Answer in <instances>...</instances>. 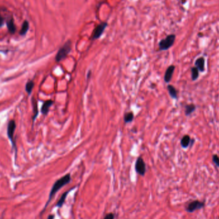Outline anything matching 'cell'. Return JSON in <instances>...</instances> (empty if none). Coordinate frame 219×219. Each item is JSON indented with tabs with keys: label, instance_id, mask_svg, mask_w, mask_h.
<instances>
[{
	"label": "cell",
	"instance_id": "30bf717a",
	"mask_svg": "<svg viewBox=\"0 0 219 219\" xmlns=\"http://www.w3.org/2000/svg\"><path fill=\"white\" fill-rule=\"evenodd\" d=\"M195 67L199 70V72H203L205 71V59L204 57H199L195 60Z\"/></svg>",
	"mask_w": 219,
	"mask_h": 219
},
{
	"label": "cell",
	"instance_id": "44dd1931",
	"mask_svg": "<svg viewBox=\"0 0 219 219\" xmlns=\"http://www.w3.org/2000/svg\"><path fill=\"white\" fill-rule=\"evenodd\" d=\"M212 161L215 164V165L219 168V157L217 155H213L212 156Z\"/></svg>",
	"mask_w": 219,
	"mask_h": 219
},
{
	"label": "cell",
	"instance_id": "ba28073f",
	"mask_svg": "<svg viewBox=\"0 0 219 219\" xmlns=\"http://www.w3.org/2000/svg\"><path fill=\"white\" fill-rule=\"evenodd\" d=\"M175 69H176V67H175V65H170V66L167 67V69L165 72L164 78H163L165 83H169L171 81Z\"/></svg>",
	"mask_w": 219,
	"mask_h": 219
},
{
	"label": "cell",
	"instance_id": "8fae6325",
	"mask_svg": "<svg viewBox=\"0 0 219 219\" xmlns=\"http://www.w3.org/2000/svg\"><path fill=\"white\" fill-rule=\"evenodd\" d=\"M191 138L189 135H186L185 136H182L181 138L180 144L181 147L184 149H186L189 147V145H190V142H191Z\"/></svg>",
	"mask_w": 219,
	"mask_h": 219
},
{
	"label": "cell",
	"instance_id": "277c9868",
	"mask_svg": "<svg viewBox=\"0 0 219 219\" xmlns=\"http://www.w3.org/2000/svg\"><path fill=\"white\" fill-rule=\"evenodd\" d=\"M176 40V35L171 34L167 35L166 37L159 41L158 44L159 51H166L170 49Z\"/></svg>",
	"mask_w": 219,
	"mask_h": 219
},
{
	"label": "cell",
	"instance_id": "e0dca14e",
	"mask_svg": "<svg viewBox=\"0 0 219 219\" xmlns=\"http://www.w3.org/2000/svg\"><path fill=\"white\" fill-rule=\"evenodd\" d=\"M69 192H70V190H69V191H67V192H64V193L62 195L60 199H59V201H58V202L56 203V206L57 207H58V208H62V207L63 206V204H64V202H65V199H66L67 197V195H68V194H69Z\"/></svg>",
	"mask_w": 219,
	"mask_h": 219
},
{
	"label": "cell",
	"instance_id": "5bb4252c",
	"mask_svg": "<svg viewBox=\"0 0 219 219\" xmlns=\"http://www.w3.org/2000/svg\"><path fill=\"white\" fill-rule=\"evenodd\" d=\"M32 104H33V116L32 118V121H33V125L35 122V119H36L39 114V110H38V104L36 101L33 98L32 99Z\"/></svg>",
	"mask_w": 219,
	"mask_h": 219
},
{
	"label": "cell",
	"instance_id": "9a60e30c",
	"mask_svg": "<svg viewBox=\"0 0 219 219\" xmlns=\"http://www.w3.org/2000/svg\"><path fill=\"white\" fill-rule=\"evenodd\" d=\"M124 121L126 124H128L132 122L134 119V113L132 112H126L124 115Z\"/></svg>",
	"mask_w": 219,
	"mask_h": 219
},
{
	"label": "cell",
	"instance_id": "7a4b0ae2",
	"mask_svg": "<svg viewBox=\"0 0 219 219\" xmlns=\"http://www.w3.org/2000/svg\"><path fill=\"white\" fill-rule=\"evenodd\" d=\"M72 47V42L71 40H67L61 47L55 56V61L56 62H60L64 60L65 58L67 56L71 51Z\"/></svg>",
	"mask_w": 219,
	"mask_h": 219
},
{
	"label": "cell",
	"instance_id": "8992f818",
	"mask_svg": "<svg viewBox=\"0 0 219 219\" xmlns=\"http://www.w3.org/2000/svg\"><path fill=\"white\" fill-rule=\"evenodd\" d=\"M135 169L136 172L140 175L141 176H144L145 172H146V165L144 162V159L142 156H139L135 162Z\"/></svg>",
	"mask_w": 219,
	"mask_h": 219
},
{
	"label": "cell",
	"instance_id": "cb8c5ba5",
	"mask_svg": "<svg viewBox=\"0 0 219 219\" xmlns=\"http://www.w3.org/2000/svg\"><path fill=\"white\" fill-rule=\"evenodd\" d=\"M54 218H55L54 215H49L48 217V219H54Z\"/></svg>",
	"mask_w": 219,
	"mask_h": 219
},
{
	"label": "cell",
	"instance_id": "ffe728a7",
	"mask_svg": "<svg viewBox=\"0 0 219 219\" xmlns=\"http://www.w3.org/2000/svg\"><path fill=\"white\" fill-rule=\"evenodd\" d=\"M28 29H29V23L28 21H25L23 23V25H22L21 31H20V35H26V33H27V32L28 30Z\"/></svg>",
	"mask_w": 219,
	"mask_h": 219
},
{
	"label": "cell",
	"instance_id": "d6986e66",
	"mask_svg": "<svg viewBox=\"0 0 219 219\" xmlns=\"http://www.w3.org/2000/svg\"><path fill=\"white\" fill-rule=\"evenodd\" d=\"M191 73H192V79L193 81H195L198 79L199 76V71L195 67H193L191 68Z\"/></svg>",
	"mask_w": 219,
	"mask_h": 219
},
{
	"label": "cell",
	"instance_id": "4fadbf2b",
	"mask_svg": "<svg viewBox=\"0 0 219 219\" xmlns=\"http://www.w3.org/2000/svg\"><path fill=\"white\" fill-rule=\"evenodd\" d=\"M196 110L195 105L191 103L185 105V114L186 116L190 115L193 112H194Z\"/></svg>",
	"mask_w": 219,
	"mask_h": 219
},
{
	"label": "cell",
	"instance_id": "9c48e42d",
	"mask_svg": "<svg viewBox=\"0 0 219 219\" xmlns=\"http://www.w3.org/2000/svg\"><path fill=\"white\" fill-rule=\"evenodd\" d=\"M53 103H54V101L52 99H49L44 102V103L40 109V112L42 114L45 116L47 115L49 111V108L53 105Z\"/></svg>",
	"mask_w": 219,
	"mask_h": 219
},
{
	"label": "cell",
	"instance_id": "2e32d148",
	"mask_svg": "<svg viewBox=\"0 0 219 219\" xmlns=\"http://www.w3.org/2000/svg\"><path fill=\"white\" fill-rule=\"evenodd\" d=\"M6 25H7V28H8V29H9V31L11 34H13L16 32V28L15 24H14L13 19H10L8 21H7Z\"/></svg>",
	"mask_w": 219,
	"mask_h": 219
},
{
	"label": "cell",
	"instance_id": "603a6c76",
	"mask_svg": "<svg viewBox=\"0 0 219 219\" xmlns=\"http://www.w3.org/2000/svg\"><path fill=\"white\" fill-rule=\"evenodd\" d=\"M3 22H4L3 17L2 16L1 13H0V27L2 26V25H3Z\"/></svg>",
	"mask_w": 219,
	"mask_h": 219
},
{
	"label": "cell",
	"instance_id": "7402d4cb",
	"mask_svg": "<svg viewBox=\"0 0 219 219\" xmlns=\"http://www.w3.org/2000/svg\"><path fill=\"white\" fill-rule=\"evenodd\" d=\"M114 218H115V215L113 213H109L105 215L103 219H114Z\"/></svg>",
	"mask_w": 219,
	"mask_h": 219
},
{
	"label": "cell",
	"instance_id": "7c38bea8",
	"mask_svg": "<svg viewBox=\"0 0 219 219\" xmlns=\"http://www.w3.org/2000/svg\"><path fill=\"white\" fill-rule=\"evenodd\" d=\"M167 90L169 94V96L173 99H178V90L176 89L173 85H167Z\"/></svg>",
	"mask_w": 219,
	"mask_h": 219
},
{
	"label": "cell",
	"instance_id": "6da1fadb",
	"mask_svg": "<svg viewBox=\"0 0 219 219\" xmlns=\"http://www.w3.org/2000/svg\"><path fill=\"white\" fill-rule=\"evenodd\" d=\"M71 181V174L70 173H68L67 174H65V176H62V178H60V179H58V180H56L55 182H54V184L52 188V189H51V191L49 192V198H48V200L47 201V202L45 204V206L44 208L42 211V213L44 211H45L46 208H47V206L49 205V202L52 201V199L54 198L55 194L60 190L63 188L64 186L65 185H67V184H69V182Z\"/></svg>",
	"mask_w": 219,
	"mask_h": 219
},
{
	"label": "cell",
	"instance_id": "3957f363",
	"mask_svg": "<svg viewBox=\"0 0 219 219\" xmlns=\"http://www.w3.org/2000/svg\"><path fill=\"white\" fill-rule=\"evenodd\" d=\"M16 128V121L14 120H11L9 122L8 125H7V136H8L9 140H10L12 148L13 149L15 150L16 152V155H17V145H16V142L14 139V133H15V130Z\"/></svg>",
	"mask_w": 219,
	"mask_h": 219
},
{
	"label": "cell",
	"instance_id": "ac0fdd59",
	"mask_svg": "<svg viewBox=\"0 0 219 219\" xmlns=\"http://www.w3.org/2000/svg\"><path fill=\"white\" fill-rule=\"evenodd\" d=\"M34 86H35V83L33 80H30V81H28L26 83L25 85V90L28 95H30L32 94Z\"/></svg>",
	"mask_w": 219,
	"mask_h": 219
},
{
	"label": "cell",
	"instance_id": "5b68a950",
	"mask_svg": "<svg viewBox=\"0 0 219 219\" xmlns=\"http://www.w3.org/2000/svg\"><path fill=\"white\" fill-rule=\"evenodd\" d=\"M204 202L198 200L192 201L188 202L185 207V209L188 213H194L197 210H199L204 207Z\"/></svg>",
	"mask_w": 219,
	"mask_h": 219
},
{
	"label": "cell",
	"instance_id": "52a82bcc",
	"mask_svg": "<svg viewBox=\"0 0 219 219\" xmlns=\"http://www.w3.org/2000/svg\"><path fill=\"white\" fill-rule=\"evenodd\" d=\"M107 26V23L106 22L102 23L98 25V26L94 29V33L92 35V40H96L98 39L100 36L103 33L105 28Z\"/></svg>",
	"mask_w": 219,
	"mask_h": 219
}]
</instances>
